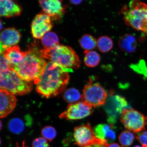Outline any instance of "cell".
<instances>
[{
	"label": "cell",
	"instance_id": "6da1fadb",
	"mask_svg": "<svg viewBox=\"0 0 147 147\" xmlns=\"http://www.w3.org/2000/svg\"><path fill=\"white\" fill-rule=\"evenodd\" d=\"M68 71L56 64L47 62L40 78L34 82L37 92L47 98L54 97L65 90L69 80Z\"/></svg>",
	"mask_w": 147,
	"mask_h": 147
},
{
	"label": "cell",
	"instance_id": "7a4b0ae2",
	"mask_svg": "<svg viewBox=\"0 0 147 147\" xmlns=\"http://www.w3.org/2000/svg\"><path fill=\"white\" fill-rule=\"evenodd\" d=\"M41 50L31 47L25 52L23 61L11 69L23 80L34 83L41 76L47 62Z\"/></svg>",
	"mask_w": 147,
	"mask_h": 147
},
{
	"label": "cell",
	"instance_id": "3957f363",
	"mask_svg": "<svg viewBox=\"0 0 147 147\" xmlns=\"http://www.w3.org/2000/svg\"><path fill=\"white\" fill-rule=\"evenodd\" d=\"M45 59L60 66L68 72L73 71L80 67V60L78 55L71 48L58 45L49 49L41 50Z\"/></svg>",
	"mask_w": 147,
	"mask_h": 147
},
{
	"label": "cell",
	"instance_id": "277c9868",
	"mask_svg": "<svg viewBox=\"0 0 147 147\" xmlns=\"http://www.w3.org/2000/svg\"><path fill=\"white\" fill-rule=\"evenodd\" d=\"M120 14L126 24L147 34V5L139 0H132L121 9Z\"/></svg>",
	"mask_w": 147,
	"mask_h": 147
},
{
	"label": "cell",
	"instance_id": "5b68a950",
	"mask_svg": "<svg viewBox=\"0 0 147 147\" xmlns=\"http://www.w3.org/2000/svg\"><path fill=\"white\" fill-rule=\"evenodd\" d=\"M0 88L14 95L29 93L32 89V82L23 80L15 71L9 68L0 73Z\"/></svg>",
	"mask_w": 147,
	"mask_h": 147
},
{
	"label": "cell",
	"instance_id": "8992f818",
	"mask_svg": "<svg viewBox=\"0 0 147 147\" xmlns=\"http://www.w3.org/2000/svg\"><path fill=\"white\" fill-rule=\"evenodd\" d=\"M82 101L92 107L96 108L104 105L108 97L107 92L98 83L91 80L83 90Z\"/></svg>",
	"mask_w": 147,
	"mask_h": 147
},
{
	"label": "cell",
	"instance_id": "52a82bcc",
	"mask_svg": "<svg viewBox=\"0 0 147 147\" xmlns=\"http://www.w3.org/2000/svg\"><path fill=\"white\" fill-rule=\"evenodd\" d=\"M121 121L126 129L135 133L145 129L147 116L133 109H124L121 115Z\"/></svg>",
	"mask_w": 147,
	"mask_h": 147
},
{
	"label": "cell",
	"instance_id": "ba28073f",
	"mask_svg": "<svg viewBox=\"0 0 147 147\" xmlns=\"http://www.w3.org/2000/svg\"><path fill=\"white\" fill-rule=\"evenodd\" d=\"M92 107L81 102L70 104L67 109L60 115V119L68 120H76L85 118L91 115Z\"/></svg>",
	"mask_w": 147,
	"mask_h": 147
},
{
	"label": "cell",
	"instance_id": "9c48e42d",
	"mask_svg": "<svg viewBox=\"0 0 147 147\" xmlns=\"http://www.w3.org/2000/svg\"><path fill=\"white\" fill-rule=\"evenodd\" d=\"M50 16L45 12L36 16L31 26L33 37L41 39L46 33L52 29L53 25Z\"/></svg>",
	"mask_w": 147,
	"mask_h": 147
},
{
	"label": "cell",
	"instance_id": "30bf717a",
	"mask_svg": "<svg viewBox=\"0 0 147 147\" xmlns=\"http://www.w3.org/2000/svg\"><path fill=\"white\" fill-rule=\"evenodd\" d=\"M73 136L75 144L80 147L91 144L97 139L95 137L93 129L88 123L75 127L74 130Z\"/></svg>",
	"mask_w": 147,
	"mask_h": 147
},
{
	"label": "cell",
	"instance_id": "8fae6325",
	"mask_svg": "<svg viewBox=\"0 0 147 147\" xmlns=\"http://www.w3.org/2000/svg\"><path fill=\"white\" fill-rule=\"evenodd\" d=\"M39 3L51 19L58 20L63 16L65 11L61 0H39Z\"/></svg>",
	"mask_w": 147,
	"mask_h": 147
},
{
	"label": "cell",
	"instance_id": "7c38bea8",
	"mask_svg": "<svg viewBox=\"0 0 147 147\" xmlns=\"http://www.w3.org/2000/svg\"><path fill=\"white\" fill-rule=\"evenodd\" d=\"M0 117L3 118L13 111L17 100L13 94L2 90H0Z\"/></svg>",
	"mask_w": 147,
	"mask_h": 147
},
{
	"label": "cell",
	"instance_id": "4fadbf2b",
	"mask_svg": "<svg viewBox=\"0 0 147 147\" xmlns=\"http://www.w3.org/2000/svg\"><path fill=\"white\" fill-rule=\"evenodd\" d=\"M21 35L14 28L5 29L1 34V53H3L9 47L16 46L19 42Z\"/></svg>",
	"mask_w": 147,
	"mask_h": 147
},
{
	"label": "cell",
	"instance_id": "5bb4252c",
	"mask_svg": "<svg viewBox=\"0 0 147 147\" xmlns=\"http://www.w3.org/2000/svg\"><path fill=\"white\" fill-rule=\"evenodd\" d=\"M1 16L10 18L19 16L22 9L14 0H0Z\"/></svg>",
	"mask_w": 147,
	"mask_h": 147
},
{
	"label": "cell",
	"instance_id": "9a60e30c",
	"mask_svg": "<svg viewBox=\"0 0 147 147\" xmlns=\"http://www.w3.org/2000/svg\"><path fill=\"white\" fill-rule=\"evenodd\" d=\"M95 137L105 140L108 144L115 140L116 134L112 124H100L93 129Z\"/></svg>",
	"mask_w": 147,
	"mask_h": 147
},
{
	"label": "cell",
	"instance_id": "2e32d148",
	"mask_svg": "<svg viewBox=\"0 0 147 147\" xmlns=\"http://www.w3.org/2000/svg\"><path fill=\"white\" fill-rule=\"evenodd\" d=\"M3 54L8 62L9 67L11 69L23 61L25 52L22 51L20 47L16 45L7 49Z\"/></svg>",
	"mask_w": 147,
	"mask_h": 147
},
{
	"label": "cell",
	"instance_id": "e0dca14e",
	"mask_svg": "<svg viewBox=\"0 0 147 147\" xmlns=\"http://www.w3.org/2000/svg\"><path fill=\"white\" fill-rule=\"evenodd\" d=\"M119 49L124 52L133 53L136 49V40L135 37L131 34H125L119 39Z\"/></svg>",
	"mask_w": 147,
	"mask_h": 147
},
{
	"label": "cell",
	"instance_id": "ac0fdd59",
	"mask_svg": "<svg viewBox=\"0 0 147 147\" xmlns=\"http://www.w3.org/2000/svg\"><path fill=\"white\" fill-rule=\"evenodd\" d=\"M84 54V63L87 67H96L100 63V56L96 51L92 50L85 51Z\"/></svg>",
	"mask_w": 147,
	"mask_h": 147
},
{
	"label": "cell",
	"instance_id": "d6986e66",
	"mask_svg": "<svg viewBox=\"0 0 147 147\" xmlns=\"http://www.w3.org/2000/svg\"><path fill=\"white\" fill-rule=\"evenodd\" d=\"M64 100L70 104L82 101V95L74 88H69L66 90L63 95Z\"/></svg>",
	"mask_w": 147,
	"mask_h": 147
},
{
	"label": "cell",
	"instance_id": "ffe728a7",
	"mask_svg": "<svg viewBox=\"0 0 147 147\" xmlns=\"http://www.w3.org/2000/svg\"><path fill=\"white\" fill-rule=\"evenodd\" d=\"M82 49L85 51H91L97 47V40L89 34L84 35L79 41Z\"/></svg>",
	"mask_w": 147,
	"mask_h": 147
},
{
	"label": "cell",
	"instance_id": "44dd1931",
	"mask_svg": "<svg viewBox=\"0 0 147 147\" xmlns=\"http://www.w3.org/2000/svg\"><path fill=\"white\" fill-rule=\"evenodd\" d=\"M41 42L45 49H49L59 45V38L55 33H46L41 39Z\"/></svg>",
	"mask_w": 147,
	"mask_h": 147
},
{
	"label": "cell",
	"instance_id": "7402d4cb",
	"mask_svg": "<svg viewBox=\"0 0 147 147\" xmlns=\"http://www.w3.org/2000/svg\"><path fill=\"white\" fill-rule=\"evenodd\" d=\"M113 40L108 36H101L97 40V48L102 53L109 52L113 48Z\"/></svg>",
	"mask_w": 147,
	"mask_h": 147
},
{
	"label": "cell",
	"instance_id": "603a6c76",
	"mask_svg": "<svg viewBox=\"0 0 147 147\" xmlns=\"http://www.w3.org/2000/svg\"><path fill=\"white\" fill-rule=\"evenodd\" d=\"M10 131L12 133L19 134L22 132L25 128V124L22 119L14 118L11 119L8 125Z\"/></svg>",
	"mask_w": 147,
	"mask_h": 147
},
{
	"label": "cell",
	"instance_id": "cb8c5ba5",
	"mask_svg": "<svg viewBox=\"0 0 147 147\" xmlns=\"http://www.w3.org/2000/svg\"><path fill=\"white\" fill-rule=\"evenodd\" d=\"M135 138V135L131 131L124 130L119 135V140L123 146L128 147L133 144Z\"/></svg>",
	"mask_w": 147,
	"mask_h": 147
},
{
	"label": "cell",
	"instance_id": "d4e9b609",
	"mask_svg": "<svg viewBox=\"0 0 147 147\" xmlns=\"http://www.w3.org/2000/svg\"><path fill=\"white\" fill-rule=\"evenodd\" d=\"M41 134L43 137L51 142L56 137L57 132L56 130L53 127L47 126L42 128Z\"/></svg>",
	"mask_w": 147,
	"mask_h": 147
},
{
	"label": "cell",
	"instance_id": "484cf974",
	"mask_svg": "<svg viewBox=\"0 0 147 147\" xmlns=\"http://www.w3.org/2000/svg\"><path fill=\"white\" fill-rule=\"evenodd\" d=\"M32 147H49L47 139L43 137L35 139L32 142Z\"/></svg>",
	"mask_w": 147,
	"mask_h": 147
},
{
	"label": "cell",
	"instance_id": "4316f807",
	"mask_svg": "<svg viewBox=\"0 0 147 147\" xmlns=\"http://www.w3.org/2000/svg\"><path fill=\"white\" fill-rule=\"evenodd\" d=\"M109 145L106 141L97 138L94 142L84 147H108Z\"/></svg>",
	"mask_w": 147,
	"mask_h": 147
},
{
	"label": "cell",
	"instance_id": "83f0119b",
	"mask_svg": "<svg viewBox=\"0 0 147 147\" xmlns=\"http://www.w3.org/2000/svg\"><path fill=\"white\" fill-rule=\"evenodd\" d=\"M1 64H0V69L1 71L6 70L10 68L9 65L6 58H5L4 54L3 53H1Z\"/></svg>",
	"mask_w": 147,
	"mask_h": 147
},
{
	"label": "cell",
	"instance_id": "f1b7e54d",
	"mask_svg": "<svg viewBox=\"0 0 147 147\" xmlns=\"http://www.w3.org/2000/svg\"><path fill=\"white\" fill-rule=\"evenodd\" d=\"M137 139L141 144L147 146V130L143 131L136 137Z\"/></svg>",
	"mask_w": 147,
	"mask_h": 147
},
{
	"label": "cell",
	"instance_id": "f546056e",
	"mask_svg": "<svg viewBox=\"0 0 147 147\" xmlns=\"http://www.w3.org/2000/svg\"><path fill=\"white\" fill-rule=\"evenodd\" d=\"M71 3L75 5L80 4L82 2V0H69Z\"/></svg>",
	"mask_w": 147,
	"mask_h": 147
},
{
	"label": "cell",
	"instance_id": "4dcf8cb0",
	"mask_svg": "<svg viewBox=\"0 0 147 147\" xmlns=\"http://www.w3.org/2000/svg\"><path fill=\"white\" fill-rule=\"evenodd\" d=\"M108 147H123L121 146L120 145L117 143H113L109 144Z\"/></svg>",
	"mask_w": 147,
	"mask_h": 147
},
{
	"label": "cell",
	"instance_id": "1f68e13d",
	"mask_svg": "<svg viewBox=\"0 0 147 147\" xmlns=\"http://www.w3.org/2000/svg\"><path fill=\"white\" fill-rule=\"evenodd\" d=\"M15 147H28V146L26 145L25 141H24L21 146H19L18 143H16V146Z\"/></svg>",
	"mask_w": 147,
	"mask_h": 147
},
{
	"label": "cell",
	"instance_id": "d6a6232c",
	"mask_svg": "<svg viewBox=\"0 0 147 147\" xmlns=\"http://www.w3.org/2000/svg\"><path fill=\"white\" fill-rule=\"evenodd\" d=\"M1 30L2 28V22H1Z\"/></svg>",
	"mask_w": 147,
	"mask_h": 147
},
{
	"label": "cell",
	"instance_id": "836d02e7",
	"mask_svg": "<svg viewBox=\"0 0 147 147\" xmlns=\"http://www.w3.org/2000/svg\"><path fill=\"white\" fill-rule=\"evenodd\" d=\"M133 147H143L142 146H134Z\"/></svg>",
	"mask_w": 147,
	"mask_h": 147
},
{
	"label": "cell",
	"instance_id": "e575fe53",
	"mask_svg": "<svg viewBox=\"0 0 147 147\" xmlns=\"http://www.w3.org/2000/svg\"><path fill=\"white\" fill-rule=\"evenodd\" d=\"M2 126V122L1 121V129Z\"/></svg>",
	"mask_w": 147,
	"mask_h": 147
}]
</instances>
